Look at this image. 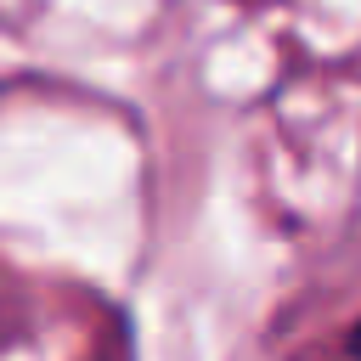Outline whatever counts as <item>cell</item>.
<instances>
[{
	"instance_id": "1",
	"label": "cell",
	"mask_w": 361,
	"mask_h": 361,
	"mask_svg": "<svg viewBox=\"0 0 361 361\" xmlns=\"http://www.w3.org/2000/svg\"><path fill=\"white\" fill-rule=\"evenodd\" d=\"M350 355H355V361H361V327H355V333H350Z\"/></svg>"
}]
</instances>
